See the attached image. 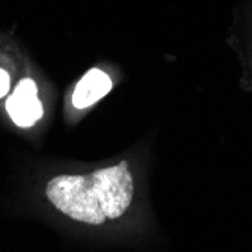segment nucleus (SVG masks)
Listing matches in <instances>:
<instances>
[{
  "label": "nucleus",
  "mask_w": 252,
  "mask_h": 252,
  "mask_svg": "<svg viewBox=\"0 0 252 252\" xmlns=\"http://www.w3.org/2000/svg\"><path fill=\"white\" fill-rule=\"evenodd\" d=\"M136 190L134 174L124 160L85 174H59L45 185L56 212L89 228L121 222L134 207Z\"/></svg>",
  "instance_id": "f257e3e1"
},
{
  "label": "nucleus",
  "mask_w": 252,
  "mask_h": 252,
  "mask_svg": "<svg viewBox=\"0 0 252 252\" xmlns=\"http://www.w3.org/2000/svg\"><path fill=\"white\" fill-rule=\"evenodd\" d=\"M8 113L20 127H31L42 117V104L38 100V88L33 80H21L6 103Z\"/></svg>",
  "instance_id": "f03ea898"
},
{
  "label": "nucleus",
  "mask_w": 252,
  "mask_h": 252,
  "mask_svg": "<svg viewBox=\"0 0 252 252\" xmlns=\"http://www.w3.org/2000/svg\"><path fill=\"white\" fill-rule=\"evenodd\" d=\"M110 89L112 80L109 79V76L98 68H93L77 83L73 94V104L77 109L89 107L101 100Z\"/></svg>",
  "instance_id": "7ed1b4c3"
},
{
  "label": "nucleus",
  "mask_w": 252,
  "mask_h": 252,
  "mask_svg": "<svg viewBox=\"0 0 252 252\" xmlns=\"http://www.w3.org/2000/svg\"><path fill=\"white\" fill-rule=\"evenodd\" d=\"M9 83H11L9 74L3 70H0V98L6 95V93L9 91Z\"/></svg>",
  "instance_id": "20e7f679"
}]
</instances>
